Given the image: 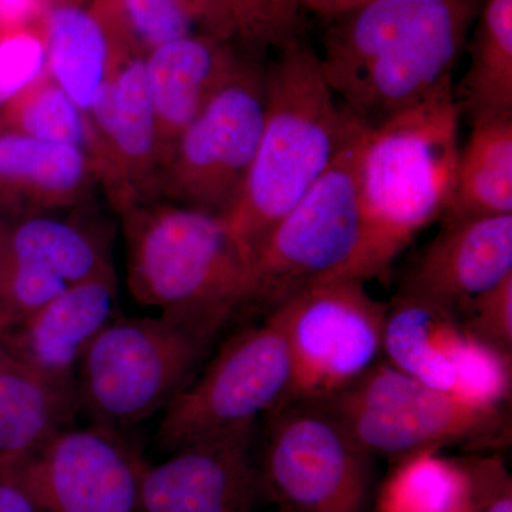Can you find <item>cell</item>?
<instances>
[{
	"label": "cell",
	"instance_id": "6da1fadb",
	"mask_svg": "<svg viewBox=\"0 0 512 512\" xmlns=\"http://www.w3.org/2000/svg\"><path fill=\"white\" fill-rule=\"evenodd\" d=\"M481 0H372L332 18L319 53L330 90L375 128L453 89Z\"/></svg>",
	"mask_w": 512,
	"mask_h": 512
},
{
	"label": "cell",
	"instance_id": "7a4b0ae2",
	"mask_svg": "<svg viewBox=\"0 0 512 512\" xmlns=\"http://www.w3.org/2000/svg\"><path fill=\"white\" fill-rule=\"evenodd\" d=\"M360 124L330 90L319 53L299 37L265 69V120L247 183L225 224L249 264Z\"/></svg>",
	"mask_w": 512,
	"mask_h": 512
},
{
	"label": "cell",
	"instance_id": "3957f363",
	"mask_svg": "<svg viewBox=\"0 0 512 512\" xmlns=\"http://www.w3.org/2000/svg\"><path fill=\"white\" fill-rule=\"evenodd\" d=\"M454 87L366 128L360 153L362 238L340 278H382L394 259L453 200L460 156Z\"/></svg>",
	"mask_w": 512,
	"mask_h": 512
},
{
	"label": "cell",
	"instance_id": "277c9868",
	"mask_svg": "<svg viewBox=\"0 0 512 512\" xmlns=\"http://www.w3.org/2000/svg\"><path fill=\"white\" fill-rule=\"evenodd\" d=\"M120 215L127 285L138 302L227 329L241 318L251 264L224 218L164 200Z\"/></svg>",
	"mask_w": 512,
	"mask_h": 512
},
{
	"label": "cell",
	"instance_id": "5b68a950",
	"mask_svg": "<svg viewBox=\"0 0 512 512\" xmlns=\"http://www.w3.org/2000/svg\"><path fill=\"white\" fill-rule=\"evenodd\" d=\"M227 328L163 312L111 319L80 357L77 412L92 426L121 433L167 409L201 372Z\"/></svg>",
	"mask_w": 512,
	"mask_h": 512
},
{
	"label": "cell",
	"instance_id": "8992f818",
	"mask_svg": "<svg viewBox=\"0 0 512 512\" xmlns=\"http://www.w3.org/2000/svg\"><path fill=\"white\" fill-rule=\"evenodd\" d=\"M318 407L370 456L403 458L457 443L491 444L511 436L507 407H480L376 362Z\"/></svg>",
	"mask_w": 512,
	"mask_h": 512
},
{
	"label": "cell",
	"instance_id": "52a82bcc",
	"mask_svg": "<svg viewBox=\"0 0 512 512\" xmlns=\"http://www.w3.org/2000/svg\"><path fill=\"white\" fill-rule=\"evenodd\" d=\"M360 126L325 174L255 252L242 316L264 318L319 282L340 278L362 238Z\"/></svg>",
	"mask_w": 512,
	"mask_h": 512
},
{
	"label": "cell",
	"instance_id": "ba28073f",
	"mask_svg": "<svg viewBox=\"0 0 512 512\" xmlns=\"http://www.w3.org/2000/svg\"><path fill=\"white\" fill-rule=\"evenodd\" d=\"M386 315L387 303L372 298L365 282L333 278L264 316L281 330L291 355V384L278 407L323 399L379 362Z\"/></svg>",
	"mask_w": 512,
	"mask_h": 512
},
{
	"label": "cell",
	"instance_id": "9c48e42d",
	"mask_svg": "<svg viewBox=\"0 0 512 512\" xmlns=\"http://www.w3.org/2000/svg\"><path fill=\"white\" fill-rule=\"evenodd\" d=\"M292 362L281 330L272 320L229 336L190 386L168 404L156 444L173 453L197 441L256 426L284 402Z\"/></svg>",
	"mask_w": 512,
	"mask_h": 512
},
{
	"label": "cell",
	"instance_id": "30bf717a",
	"mask_svg": "<svg viewBox=\"0 0 512 512\" xmlns=\"http://www.w3.org/2000/svg\"><path fill=\"white\" fill-rule=\"evenodd\" d=\"M264 420L259 480L279 512H366L373 456L328 414L292 403Z\"/></svg>",
	"mask_w": 512,
	"mask_h": 512
},
{
	"label": "cell",
	"instance_id": "8fae6325",
	"mask_svg": "<svg viewBox=\"0 0 512 512\" xmlns=\"http://www.w3.org/2000/svg\"><path fill=\"white\" fill-rule=\"evenodd\" d=\"M265 120V70L252 62L175 141L158 200L225 218L244 191Z\"/></svg>",
	"mask_w": 512,
	"mask_h": 512
},
{
	"label": "cell",
	"instance_id": "7c38bea8",
	"mask_svg": "<svg viewBox=\"0 0 512 512\" xmlns=\"http://www.w3.org/2000/svg\"><path fill=\"white\" fill-rule=\"evenodd\" d=\"M146 464L120 433L90 424L59 431L0 476L36 512H137Z\"/></svg>",
	"mask_w": 512,
	"mask_h": 512
},
{
	"label": "cell",
	"instance_id": "4fadbf2b",
	"mask_svg": "<svg viewBox=\"0 0 512 512\" xmlns=\"http://www.w3.org/2000/svg\"><path fill=\"white\" fill-rule=\"evenodd\" d=\"M258 427L249 426L178 448L146 464L137 512H255L259 495Z\"/></svg>",
	"mask_w": 512,
	"mask_h": 512
},
{
	"label": "cell",
	"instance_id": "5bb4252c",
	"mask_svg": "<svg viewBox=\"0 0 512 512\" xmlns=\"http://www.w3.org/2000/svg\"><path fill=\"white\" fill-rule=\"evenodd\" d=\"M87 116L100 143L99 184L116 211L158 200L156 111L144 57L120 60Z\"/></svg>",
	"mask_w": 512,
	"mask_h": 512
},
{
	"label": "cell",
	"instance_id": "9a60e30c",
	"mask_svg": "<svg viewBox=\"0 0 512 512\" xmlns=\"http://www.w3.org/2000/svg\"><path fill=\"white\" fill-rule=\"evenodd\" d=\"M512 275V214L441 221L399 293L458 316L476 298Z\"/></svg>",
	"mask_w": 512,
	"mask_h": 512
},
{
	"label": "cell",
	"instance_id": "2e32d148",
	"mask_svg": "<svg viewBox=\"0 0 512 512\" xmlns=\"http://www.w3.org/2000/svg\"><path fill=\"white\" fill-rule=\"evenodd\" d=\"M117 316L114 269L70 285L57 298L0 333V348L47 382L76 390L80 357Z\"/></svg>",
	"mask_w": 512,
	"mask_h": 512
},
{
	"label": "cell",
	"instance_id": "e0dca14e",
	"mask_svg": "<svg viewBox=\"0 0 512 512\" xmlns=\"http://www.w3.org/2000/svg\"><path fill=\"white\" fill-rule=\"evenodd\" d=\"M238 45L210 36L187 37L144 57L156 111L160 171L185 128L254 62L239 52Z\"/></svg>",
	"mask_w": 512,
	"mask_h": 512
},
{
	"label": "cell",
	"instance_id": "ac0fdd59",
	"mask_svg": "<svg viewBox=\"0 0 512 512\" xmlns=\"http://www.w3.org/2000/svg\"><path fill=\"white\" fill-rule=\"evenodd\" d=\"M46 70L87 114L128 52L99 0H59L42 26Z\"/></svg>",
	"mask_w": 512,
	"mask_h": 512
},
{
	"label": "cell",
	"instance_id": "d6986e66",
	"mask_svg": "<svg viewBox=\"0 0 512 512\" xmlns=\"http://www.w3.org/2000/svg\"><path fill=\"white\" fill-rule=\"evenodd\" d=\"M470 342L453 312L397 292L387 303L383 353L413 379L453 394Z\"/></svg>",
	"mask_w": 512,
	"mask_h": 512
},
{
	"label": "cell",
	"instance_id": "ffe728a7",
	"mask_svg": "<svg viewBox=\"0 0 512 512\" xmlns=\"http://www.w3.org/2000/svg\"><path fill=\"white\" fill-rule=\"evenodd\" d=\"M76 390L47 382L0 348V474L72 427Z\"/></svg>",
	"mask_w": 512,
	"mask_h": 512
},
{
	"label": "cell",
	"instance_id": "44dd1931",
	"mask_svg": "<svg viewBox=\"0 0 512 512\" xmlns=\"http://www.w3.org/2000/svg\"><path fill=\"white\" fill-rule=\"evenodd\" d=\"M0 184L19 192L35 214H47L82 204L97 180L76 148L10 130L0 133Z\"/></svg>",
	"mask_w": 512,
	"mask_h": 512
},
{
	"label": "cell",
	"instance_id": "7402d4cb",
	"mask_svg": "<svg viewBox=\"0 0 512 512\" xmlns=\"http://www.w3.org/2000/svg\"><path fill=\"white\" fill-rule=\"evenodd\" d=\"M128 52L146 57L158 47L210 36L248 49L237 13L225 0H99Z\"/></svg>",
	"mask_w": 512,
	"mask_h": 512
},
{
	"label": "cell",
	"instance_id": "603a6c76",
	"mask_svg": "<svg viewBox=\"0 0 512 512\" xmlns=\"http://www.w3.org/2000/svg\"><path fill=\"white\" fill-rule=\"evenodd\" d=\"M444 220L512 214V117L471 120Z\"/></svg>",
	"mask_w": 512,
	"mask_h": 512
},
{
	"label": "cell",
	"instance_id": "cb8c5ba5",
	"mask_svg": "<svg viewBox=\"0 0 512 512\" xmlns=\"http://www.w3.org/2000/svg\"><path fill=\"white\" fill-rule=\"evenodd\" d=\"M454 99L470 121L512 117V0H481L470 64Z\"/></svg>",
	"mask_w": 512,
	"mask_h": 512
},
{
	"label": "cell",
	"instance_id": "d4e9b609",
	"mask_svg": "<svg viewBox=\"0 0 512 512\" xmlns=\"http://www.w3.org/2000/svg\"><path fill=\"white\" fill-rule=\"evenodd\" d=\"M0 252L56 275L69 286L113 268L106 247L92 232L50 215H29L0 228Z\"/></svg>",
	"mask_w": 512,
	"mask_h": 512
},
{
	"label": "cell",
	"instance_id": "484cf974",
	"mask_svg": "<svg viewBox=\"0 0 512 512\" xmlns=\"http://www.w3.org/2000/svg\"><path fill=\"white\" fill-rule=\"evenodd\" d=\"M437 453L403 458L384 487L380 512H476L468 468Z\"/></svg>",
	"mask_w": 512,
	"mask_h": 512
},
{
	"label": "cell",
	"instance_id": "4316f807",
	"mask_svg": "<svg viewBox=\"0 0 512 512\" xmlns=\"http://www.w3.org/2000/svg\"><path fill=\"white\" fill-rule=\"evenodd\" d=\"M6 107L10 110L12 130L47 143L76 148L89 158L99 184L101 150L92 121L47 70Z\"/></svg>",
	"mask_w": 512,
	"mask_h": 512
},
{
	"label": "cell",
	"instance_id": "83f0119b",
	"mask_svg": "<svg viewBox=\"0 0 512 512\" xmlns=\"http://www.w3.org/2000/svg\"><path fill=\"white\" fill-rule=\"evenodd\" d=\"M67 288L69 285L56 275L0 252V311L15 325Z\"/></svg>",
	"mask_w": 512,
	"mask_h": 512
},
{
	"label": "cell",
	"instance_id": "f1b7e54d",
	"mask_svg": "<svg viewBox=\"0 0 512 512\" xmlns=\"http://www.w3.org/2000/svg\"><path fill=\"white\" fill-rule=\"evenodd\" d=\"M457 318L468 336L512 357V275L471 299Z\"/></svg>",
	"mask_w": 512,
	"mask_h": 512
},
{
	"label": "cell",
	"instance_id": "f546056e",
	"mask_svg": "<svg viewBox=\"0 0 512 512\" xmlns=\"http://www.w3.org/2000/svg\"><path fill=\"white\" fill-rule=\"evenodd\" d=\"M237 13L251 52L282 47L298 37L301 6L296 0H225Z\"/></svg>",
	"mask_w": 512,
	"mask_h": 512
},
{
	"label": "cell",
	"instance_id": "4dcf8cb0",
	"mask_svg": "<svg viewBox=\"0 0 512 512\" xmlns=\"http://www.w3.org/2000/svg\"><path fill=\"white\" fill-rule=\"evenodd\" d=\"M46 72L42 28L0 36V107H6Z\"/></svg>",
	"mask_w": 512,
	"mask_h": 512
},
{
	"label": "cell",
	"instance_id": "1f68e13d",
	"mask_svg": "<svg viewBox=\"0 0 512 512\" xmlns=\"http://www.w3.org/2000/svg\"><path fill=\"white\" fill-rule=\"evenodd\" d=\"M59 0H0V36L42 28L50 8Z\"/></svg>",
	"mask_w": 512,
	"mask_h": 512
},
{
	"label": "cell",
	"instance_id": "d6a6232c",
	"mask_svg": "<svg viewBox=\"0 0 512 512\" xmlns=\"http://www.w3.org/2000/svg\"><path fill=\"white\" fill-rule=\"evenodd\" d=\"M0 512H36L18 485L3 476H0Z\"/></svg>",
	"mask_w": 512,
	"mask_h": 512
},
{
	"label": "cell",
	"instance_id": "836d02e7",
	"mask_svg": "<svg viewBox=\"0 0 512 512\" xmlns=\"http://www.w3.org/2000/svg\"><path fill=\"white\" fill-rule=\"evenodd\" d=\"M372 0H298L301 9H308L325 18H335L349 10L359 8Z\"/></svg>",
	"mask_w": 512,
	"mask_h": 512
},
{
	"label": "cell",
	"instance_id": "e575fe53",
	"mask_svg": "<svg viewBox=\"0 0 512 512\" xmlns=\"http://www.w3.org/2000/svg\"><path fill=\"white\" fill-rule=\"evenodd\" d=\"M477 512V511H476ZM478 512H512V498L510 490L503 491V494L495 495L491 498L490 503L481 508Z\"/></svg>",
	"mask_w": 512,
	"mask_h": 512
},
{
	"label": "cell",
	"instance_id": "d590c367",
	"mask_svg": "<svg viewBox=\"0 0 512 512\" xmlns=\"http://www.w3.org/2000/svg\"><path fill=\"white\" fill-rule=\"evenodd\" d=\"M15 325L12 319L5 312L0 311V333L6 332Z\"/></svg>",
	"mask_w": 512,
	"mask_h": 512
},
{
	"label": "cell",
	"instance_id": "8d00e7d4",
	"mask_svg": "<svg viewBox=\"0 0 512 512\" xmlns=\"http://www.w3.org/2000/svg\"><path fill=\"white\" fill-rule=\"evenodd\" d=\"M296 2H298V0H296Z\"/></svg>",
	"mask_w": 512,
	"mask_h": 512
}]
</instances>
